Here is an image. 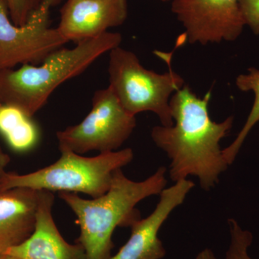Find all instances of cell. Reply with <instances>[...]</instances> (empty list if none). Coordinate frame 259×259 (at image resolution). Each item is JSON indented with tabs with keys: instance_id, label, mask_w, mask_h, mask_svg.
I'll return each mask as SVG.
<instances>
[{
	"instance_id": "13",
	"label": "cell",
	"mask_w": 259,
	"mask_h": 259,
	"mask_svg": "<svg viewBox=\"0 0 259 259\" xmlns=\"http://www.w3.org/2000/svg\"><path fill=\"white\" fill-rule=\"evenodd\" d=\"M0 133L15 151H28L37 144L39 130L32 117L18 107L0 104Z\"/></svg>"
},
{
	"instance_id": "1",
	"label": "cell",
	"mask_w": 259,
	"mask_h": 259,
	"mask_svg": "<svg viewBox=\"0 0 259 259\" xmlns=\"http://www.w3.org/2000/svg\"><path fill=\"white\" fill-rule=\"evenodd\" d=\"M211 92L199 97L185 84L170 99L172 118L169 127L155 126L151 131L154 144L166 153L169 176L174 182L197 177L205 191L214 188L229 165L223 156L221 140L233 127V117L221 122L209 117Z\"/></svg>"
},
{
	"instance_id": "15",
	"label": "cell",
	"mask_w": 259,
	"mask_h": 259,
	"mask_svg": "<svg viewBox=\"0 0 259 259\" xmlns=\"http://www.w3.org/2000/svg\"><path fill=\"white\" fill-rule=\"evenodd\" d=\"M228 226L231 241L226 259H252L248 254V248L253 242L252 233L243 230L234 219L228 220Z\"/></svg>"
},
{
	"instance_id": "10",
	"label": "cell",
	"mask_w": 259,
	"mask_h": 259,
	"mask_svg": "<svg viewBox=\"0 0 259 259\" xmlns=\"http://www.w3.org/2000/svg\"><path fill=\"white\" fill-rule=\"evenodd\" d=\"M127 0H67L58 30L69 42L95 38L127 19Z\"/></svg>"
},
{
	"instance_id": "7",
	"label": "cell",
	"mask_w": 259,
	"mask_h": 259,
	"mask_svg": "<svg viewBox=\"0 0 259 259\" xmlns=\"http://www.w3.org/2000/svg\"><path fill=\"white\" fill-rule=\"evenodd\" d=\"M60 1L41 0L26 23L17 25L10 20L6 2L0 0V71L40 64L67 44L57 28L49 26L51 8Z\"/></svg>"
},
{
	"instance_id": "12",
	"label": "cell",
	"mask_w": 259,
	"mask_h": 259,
	"mask_svg": "<svg viewBox=\"0 0 259 259\" xmlns=\"http://www.w3.org/2000/svg\"><path fill=\"white\" fill-rule=\"evenodd\" d=\"M40 191L16 187L0 192V255L23 243L35 230Z\"/></svg>"
},
{
	"instance_id": "3",
	"label": "cell",
	"mask_w": 259,
	"mask_h": 259,
	"mask_svg": "<svg viewBox=\"0 0 259 259\" xmlns=\"http://www.w3.org/2000/svg\"><path fill=\"white\" fill-rule=\"evenodd\" d=\"M118 32H107L77 42L72 49L61 48L40 64L22 65L0 71V104L18 107L32 117L61 83L79 76L105 53L120 47Z\"/></svg>"
},
{
	"instance_id": "20",
	"label": "cell",
	"mask_w": 259,
	"mask_h": 259,
	"mask_svg": "<svg viewBox=\"0 0 259 259\" xmlns=\"http://www.w3.org/2000/svg\"><path fill=\"white\" fill-rule=\"evenodd\" d=\"M0 259H20L18 257L13 256V255L7 254V253H3L0 255Z\"/></svg>"
},
{
	"instance_id": "6",
	"label": "cell",
	"mask_w": 259,
	"mask_h": 259,
	"mask_svg": "<svg viewBox=\"0 0 259 259\" xmlns=\"http://www.w3.org/2000/svg\"><path fill=\"white\" fill-rule=\"evenodd\" d=\"M136 126V116L125 111L108 87L95 92L91 110L80 123L58 131L56 137L59 150L81 155L112 152L128 139Z\"/></svg>"
},
{
	"instance_id": "21",
	"label": "cell",
	"mask_w": 259,
	"mask_h": 259,
	"mask_svg": "<svg viewBox=\"0 0 259 259\" xmlns=\"http://www.w3.org/2000/svg\"><path fill=\"white\" fill-rule=\"evenodd\" d=\"M159 1H161V2H169V1H171V2H173L174 0H159Z\"/></svg>"
},
{
	"instance_id": "16",
	"label": "cell",
	"mask_w": 259,
	"mask_h": 259,
	"mask_svg": "<svg viewBox=\"0 0 259 259\" xmlns=\"http://www.w3.org/2000/svg\"><path fill=\"white\" fill-rule=\"evenodd\" d=\"M13 23L22 25L36 9L41 0H5Z\"/></svg>"
},
{
	"instance_id": "14",
	"label": "cell",
	"mask_w": 259,
	"mask_h": 259,
	"mask_svg": "<svg viewBox=\"0 0 259 259\" xmlns=\"http://www.w3.org/2000/svg\"><path fill=\"white\" fill-rule=\"evenodd\" d=\"M236 83L237 88L242 92H253L255 97L253 107L243 128L234 141L223 150V156L228 165L235 161L247 136L259 122V69L250 68L247 74L239 75L237 77Z\"/></svg>"
},
{
	"instance_id": "8",
	"label": "cell",
	"mask_w": 259,
	"mask_h": 259,
	"mask_svg": "<svg viewBox=\"0 0 259 259\" xmlns=\"http://www.w3.org/2000/svg\"><path fill=\"white\" fill-rule=\"evenodd\" d=\"M171 11L191 44L233 41L245 26L238 0H174Z\"/></svg>"
},
{
	"instance_id": "17",
	"label": "cell",
	"mask_w": 259,
	"mask_h": 259,
	"mask_svg": "<svg viewBox=\"0 0 259 259\" xmlns=\"http://www.w3.org/2000/svg\"><path fill=\"white\" fill-rule=\"evenodd\" d=\"M245 25L259 35V0H238Z\"/></svg>"
},
{
	"instance_id": "11",
	"label": "cell",
	"mask_w": 259,
	"mask_h": 259,
	"mask_svg": "<svg viewBox=\"0 0 259 259\" xmlns=\"http://www.w3.org/2000/svg\"><path fill=\"white\" fill-rule=\"evenodd\" d=\"M54 202V192L40 190L33 233L5 253L20 259H87L82 245L71 244L61 236L53 218Z\"/></svg>"
},
{
	"instance_id": "4",
	"label": "cell",
	"mask_w": 259,
	"mask_h": 259,
	"mask_svg": "<svg viewBox=\"0 0 259 259\" xmlns=\"http://www.w3.org/2000/svg\"><path fill=\"white\" fill-rule=\"evenodd\" d=\"M61 157L52 164L27 175L6 172L0 180V192L24 187L35 190L83 193L97 198L111 185L117 169L133 161L131 148L85 157L67 149H60Z\"/></svg>"
},
{
	"instance_id": "19",
	"label": "cell",
	"mask_w": 259,
	"mask_h": 259,
	"mask_svg": "<svg viewBox=\"0 0 259 259\" xmlns=\"http://www.w3.org/2000/svg\"><path fill=\"white\" fill-rule=\"evenodd\" d=\"M194 259H217V258L212 250L209 248H205L199 252Z\"/></svg>"
},
{
	"instance_id": "9",
	"label": "cell",
	"mask_w": 259,
	"mask_h": 259,
	"mask_svg": "<svg viewBox=\"0 0 259 259\" xmlns=\"http://www.w3.org/2000/svg\"><path fill=\"white\" fill-rule=\"evenodd\" d=\"M194 187V182L186 179L162 191L154 210L147 218L131 223L128 241L109 259L163 258L166 252L158 238L160 228L174 209L185 202Z\"/></svg>"
},
{
	"instance_id": "5",
	"label": "cell",
	"mask_w": 259,
	"mask_h": 259,
	"mask_svg": "<svg viewBox=\"0 0 259 259\" xmlns=\"http://www.w3.org/2000/svg\"><path fill=\"white\" fill-rule=\"evenodd\" d=\"M108 74L109 87L127 113L152 112L161 125H174L170 99L185 82L171 66L168 72L158 74L143 66L132 51L118 47L110 51Z\"/></svg>"
},
{
	"instance_id": "2",
	"label": "cell",
	"mask_w": 259,
	"mask_h": 259,
	"mask_svg": "<svg viewBox=\"0 0 259 259\" xmlns=\"http://www.w3.org/2000/svg\"><path fill=\"white\" fill-rule=\"evenodd\" d=\"M166 168L161 166L142 182L125 177L122 168L114 174L109 190L100 197L83 199L72 192H59V197L74 212L80 234L76 243L82 245L87 259H109L114 248L112 235L117 227H130L141 218L136 204L158 195L166 187Z\"/></svg>"
},
{
	"instance_id": "18",
	"label": "cell",
	"mask_w": 259,
	"mask_h": 259,
	"mask_svg": "<svg viewBox=\"0 0 259 259\" xmlns=\"http://www.w3.org/2000/svg\"><path fill=\"white\" fill-rule=\"evenodd\" d=\"M10 157L8 153H5L0 146V180L2 177L4 176L6 171H5V168L8 166V164L10 163Z\"/></svg>"
}]
</instances>
